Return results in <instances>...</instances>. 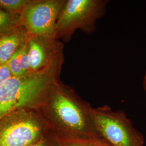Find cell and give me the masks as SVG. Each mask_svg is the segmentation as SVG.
I'll list each match as a JSON object with an SVG mask.
<instances>
[{"mask_svg": "<svg viewBox=\"0 0 146 146\" xmlns=\"http://www.w3.org/2000/svg\"><path fill=\"white\" fill-rule=\"evenodd\" d=\"M91 108L73 88L61 82L38 110L58 134L101 137L90 115Z\"/></svg>", "mask_w": 146, "mask_h": 146, "instance_id": "cell-1", "label": "cell"}, {"mask_svg": "<svg viewBox=\"0 0 146 146\" xmlns=\"http://www.w3.org/2000/svg\"><path fill=\"white\" fill-rule=\"evenodd\" d=\"M64 58L46 70L12 76L0 85V119L22 109L39 110L56 88Z\"/></svg>", "mask_w": 146, "mask_h": 146, "instance_id": "cell-2", "label": "cell"}, {"mask_svg": "<svg viewBox=\"0 0 146 146\" xmlns=\"http://www.w3.org/2000/svg\"><path fill=\"white\" fill-rule=\"evenodd\" d=\"M50 130L39 110H17L0 119V146H31Z\"/></svg>", "mask_w": 146, "mask_h": 146, "instance_id": "cell-3", "label": "cell"}, {"mask_svg": "<svg viewBox=\"0 0 146 146\" xmlns=\"http://www.w3.org/2000/svg\"><path fill=\"white\" fill-rule=\"evenodd\" d=\"M108 3L106 0H66L56 24L55 38L68 42L77 30L94 33Z\"/></svg>", "mask_w": 146, "mask_h": 146, "instance_id": "cell-4", "label": "cell"}, {"mask_svg": "<svg viewBox=\"0 0 146 146\" xmlns=\"http://www.w3.org/2000/svg\"><path fill=\"white\" fill-rule=\"evenodd\" d=\"M90 115L100 135L111 146H143V136L123 111L104 105L92 107Z\"/></svg>", "mask_w": 146, "mask_h": 146, "instance_id": "cell-5", "label": "cell"}, {"mask_svg": "<svg viewBox=\"0 0 146 146\" xmlns=\"http://www.w3.org/2000/svg\"><path fill=\"white\" fill-rule=\"evenodd\" d=\"M66 0H33L22 11L21 23L33 36L55 37L58 17Z\"/></svg>", "mask_w": 146, "mask_h": 146, "instance_id": "cell-6", "label": "cell"}, {"mask_svg": "<svg viewBox=\"0 0 146 146\" xmlns=\"http://www.w3.org/2000/svg\"><path fill=\"white\" fill-rule=\"evenodd\" d=\"M27 48L31 73H38L63 59V44L54 37L30 35Z\"/></svg>", "mask_w": 146, "mask_h": 146, "instance_id": "cell-7", "label": "cell"}, {"mask_svg": "<svg viewBox=\"0 0 146 146\" xmlns=\"http://www.w3.org/2000/svg\"><path fill=\"white\" fill-rule=\"evenodd\" d=\"M30 35L23 26L0 35V64H6L27 44Z\"/></svg>", "mask_w": 146, "mask_h": 146, "instance_id": "cell-8", "label": "cell"}, {"mask_svg": "<svg viewBox=\"0 0 146 146\" xmlns=\"http://www.w3.org/2000/svg\"><path fill=\"white\" fill-rule=\"evenodd\" d=\"M56 134L60 146H111L101 137L84 135Z\"/></svg>", "mask_w": 146, "mask_h": 146, "instance_id": "cell-9", "label": "cell"}, {"mask_svg": "<svg viewBox=\"0 0 146 146\" xmlns=\"http://www.w3.org/2000/svg\"><path fill=\"white\" fill-rule=\"evenodd\" d=\"M26 44L16 52L7 63L13 76H22L31 73Z\"/></svg>", "mask_w": 146, "mask_h": 146, "instance_id": "cell-10", "label": "cell"}, {"mask_svg": "<svg viewBox=\"0 0 146 146\" xmlns=\"http://www.w3.org/2000/svg\"><path fill=\"white\" fill-rule=\"evenodd\" d=\"M21 26L20 15L10 14L0 9V35Z\"/></svg>", "mask_w": 146, "mask_h": 146, "instance_id": "cell-11", "label": "cell"}, {"mask_svg": "<svg viewBox=\"0 0 146 146\" xmlns=\"http://www.w3.org/2000/svg\"><path fill=\"white\" fill-rule=\"evenodd\" d=\"M33 0H0V9L12 14L20 15Z\"/></svg>", "mask_w": 146, "mask_h": 146, "instance_id": "cell-12", "label": "cell"}, {"mask_svg": "<svg viewBox=\"0 0 146 146\" xmlns=\"http://www.w3.org/2000/svg\"><path fill=\"white\" fill-rule=\"evenodd\" d=\"M31 146H60V145L57 134L50 130L41 140Z\"/></svg>", "mask_w": 146, "mask_h": 146, "instance_id": "cell-13", "label": "cell"}, {"mask_svg": "<svg viewBox=\"0 0 146 146\" xmlns=\"http://www.w3.org/2000/svg\"><path fill=\"white\" fill-rule=\"evenodd\" d=\"M13 76L7 64H0V85Z\"/></svg>", "mask_w": 146, "mask_h": 146, "instance_id": "cell-14", "label": "cell"}, {"mask_svg": "<svg viewBox=\"0 0 146 146\" xmlns=\"http://www.w3.org/2000/svg\"><path fill=\"white\" fill-rule=\"evenodd\" d=\"M143 85L144 89H145V90L146 91V72L145 74L144 78H143Z\"/></svg>", "mask_w": 146, "mask_h": 146, "instance_id": "cell-15", "label": "cell"}]
</instances>
